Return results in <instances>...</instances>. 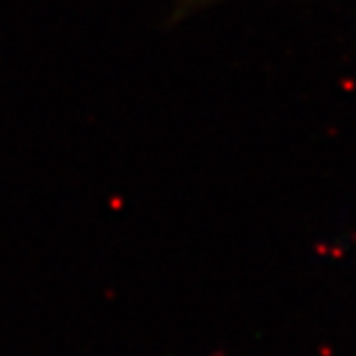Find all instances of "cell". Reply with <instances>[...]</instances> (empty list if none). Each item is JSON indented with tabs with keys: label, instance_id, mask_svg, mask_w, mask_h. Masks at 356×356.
I'll return each mask as SVG.
<instances>
[{
	"label": "cell",
	"instance_id": "6da1fadb",
	"mask_svg": "<svg viewBox=\"0 0 356 356\" xmlns=\"http://www.w3.org/2000/svg\"><path fill=\"white\" fill-rule=\"evenodd\" d=\"M219 0H172V17L181 19L185 15H191L209 5H215Z\"/></svg>",
	"mask_w": 356,
	"mask_h": 356
}]
</instances>
